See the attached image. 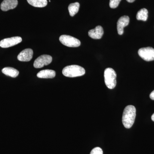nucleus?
Listing matches in <instances>:
<instances>
[{"label":"nucleus","instance_id":"8","mask_svg":"<svg viewBox=\"0 0 154 154\" xmlns=\"http://www.w3.org/2000/svg\"><path fill=\"white\" fill-rule=\"evenodd\" d=\"M129 21V17L127 16H122L119 19L117 23V29L119 35H122L124 33V28L128 25Z\"/></svg>","mask_w":154,"mask_h":154},{"label":"nucleus","instance_id":"15","mask_svg":"<svg viewBox=\"0 0 154 154\" xmlns=\"http://www.w3.org/2000/svg\"><path fill=\"white\" fill-rule=\"evenodd\" d=\"M80 8L79 3L75 2L70 4L68 7L69 13L71 17H73L77 14Z\"/></svg>","mask_w":154,"mask_h":154},{"label":"nucleus","instance_id":"19","mask_svg":"<svg viewBox=\"0 0 154 154\" xmlns=\"http://www.w3.org/2000/svg\"><path fill=\"white\" fill-rule=\"evenodd\" d=\"M150 99H152V100H154V91H153L151 93V94H150Z\"/></svg>","mask_w":154,"mask_h":154},{"label":"nucleus","instance_id":"4","mask_svg":"<svg viewBox=\"0 0 154 154\" xmlns=\"http://www.w3.org/2000/svg\"><path fill=\"white\" fill-rule=\"evenodd\" d=\"M59 40L62 44L69 47H78L81 45L79 40L69 35H62L60 37Z\"/></svg>","mask_w":154,"mask_h":154},{"label":"nucleus","instance_id":"1","mask_svg":"<svg viewBox=\"0 0 154 154\" xmlns=\"http://www.w3.org/2000/svg\"><path fill=\"white\" fill-rule=\"evenodd\" d=\"M136 110L133 105H128L125 108L122 115V122L125 127L130 128L134 123Z\"/></svg>","mask_w":154,"mask_h":154},{"label":"nucleus","instance_id":"18","mask_svg":"<svg viewBox=\"0 0 154 154\" xmlns=\"http://www.w3.org/2000/svg\"><path fill=\"white\" fill-rule=\"evenodd\" d=\"M90 154H103V151L100 147H97L91 151Z\"/></svg>","mask_w":154,"mask_h":154},{"label":"nucleus","instance_id":"16","mask_svg":"<svg viewBox=\"0 0 154 154\" xmlns=\"http://www.w3.org/2000/svg\"><path fill=\"white\" fill-rule=\"evenodd\" d=\"M148 17V11L147 9L143 8L141 9L137 14L136 18L138 20L146 21Z\"/></svg>","mask_w":154,"mask_h":154},{"label":"nucleus","instance_id":"21","mask_svg":"<svg viewBox=\"0 0 154 154\" xmlns=\"http://www.w3.org/2000/svg\"><path fill=\"white\" fill-rule=\"evenodd\" d=\"M151 119L154 122V113L153 114V115L152 116Z\"/></svg>","mask_w":154,"mask_h":154},{"label":"nucleus","instance_id":"13","mask_svg":"<svg viewBox=\"0 0 154 154\" xmlns=\"http://www.w3.org/2000/svg\"><path fill=\"white\" fill-rule=\"evenodd\" d=\"M2 72L3 74L12 77V78H16L19 74V71L14 68L9 67L4 68L2 70Z\"/></svg>","mask_w":154,"mask_h":154},{"label":"nucleus","instance_id":"20","mask_svg":"<svg viewBox=\"0 0 154 154\" xmlns=\"http://www.w3.org/2000/svg\"><path fill=\"white\" fill-rule=\"evenodd\" d=\"M129 3H132L134 2L135 0H126Z\"/></svg>","mask_w":154,"mask_h":154},{"label":"nucleus","instance_id":"6","mask_svg":"<svg viewBox=\"0 0 154 154\" xmlns=\"http://www.w3.org/2000/svg\"><path fill=\"white\" fill-rule=\"evenodd\" d=\"M52 58L49 55H42L39 56L34 61L33 66L35 68L39 69L47 66L51 63Z\"/></svg>","mask_w":154,"mask_h":154},{"label":"nucleus","instance_id":"10","mask_svg":"<svg viewBox=\"0 0 154 154\" xmlns=\"http://www.w3.org/2000/svg\"><path fill=\"white\" fill-rule=\"evenodd\" d=\"M18 4L17 0H4L1 5V9L3 11L15 8Z\"/></svg>","mask_w":154,"mask_h":154},{"label":"nucleus","instance_id":"12","mask_svg":"<svg viewBox=\"0 0 154 154\" xmlns=\"http://www.w3.org/2000/svg\"><path fill=\"white\" fill-rule=\"evenodd\" d=\"M55 75V72L50 69L43 70L38 72L37 74V77L40 79H53Z\"/></svg>","mask_w":154,"mask_h":154},{"label":"nucleus","instance_id":"7","mask_svg":"<svg viewBox=\"0 0 154 154\" xmlns=\"http://www.w3.org/2000/svg\"><path fill=\"white\" fill-rule=\"evenodd\" d=\"M22 41V38L19 36L5 38L0 42V47L3 48H8L19 44Z\"/></svg>","mask_w":154,"mask_h":154},{"label":"nucleus","instance_id":"17","mask_svg":"<svg viewBox=\"0 0 154 154\" xmlns=\"http://www.w3.org/2000/svg\"><path fill=\"white\" fill-rule=\"evenodd\" d=\"M121 0H110L109 6L111 8H116L118 7Z\"/></svg>","mask_w":154,"mask_h":154},{"label":"nucleus","instance_id":"5","mask_svg":"<svg viewBox=\"0 0 154 154\" xmlns=\"http://www.w3.org/2000/svg\"><path fill=\"white\" fill-rule=\"evenodd\" d=\"M138 53L143 59L146 61L154 60V48H142L139 50Z\"/></svg>","mask_w":154,"mask_h":154},{"label":"nucleus","instance_id":"11","mask_svg":"<svg viewBox=\"0 0 154 154\" xmlns=\"http://www.w3.org/2000/svg\"><path fill=\"white\" fill-rule=\"evenodd\" d=\"M104 33V30L102 26H96L95 29L89 30L88 35L94 39H100L102 38Z\"/></svg>","mask_w":154,"mask_h":154},{"label":"nucleus","instance_id":"3","mask_svg":"<svg viewBox=\"0 0 154 154\" xmlns=\"http://www.w3.org/2000/svg\"><path fill=\"white\" fill-rule=\"evenodd\" d=\"M105 84L110 89L115 88L116 84V74L115 71L111 68L105 69L104 72Z\"/></svg>","mask_w":154,"mask_h":154},{"label":"nucleus","instance_id":"9","mask_svg":"<svg viewBox=\"0 0 154 154\" xmlns=\"http://www.w3.org/2000/svg\"><path fill=\"white\" fill-rule=\"evenodd\" d=\"M33 50L30 48H27L19 53L17 57V58L20 61H30L33 57Z\"/></svg>","mask_w":154,"mask_h":154},{"label":"nucleus","instance_id":"14","mask_svg":"<svg viewBox=\"0 0 154 154\" xmlns=\"http://www.w3.org/2000/svg\"><path fill=\"white\" fill-rule=\"evenodd\" d=\"M30 5L36 8H43L47 5V0H27Z\"/></svg>","mask_w":154,"mask_h":154},{"label":"nucleus","instance_id":"2","mask_svg":"<svg viewBox=\"0 0 154 154\" xmlns=\"http://www.w3.org/2000/svg\"><path fill=\"white\" fill-rule=\"evenodd\" d=\"M63 74L70 78L82 76L85 73L84 68L78 65L68 66L64 68L62 71Z\"/></svg>","mask_w":154,"mask_h":154}]
</instances>
